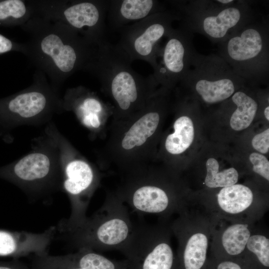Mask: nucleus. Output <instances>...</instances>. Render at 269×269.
<instances>
[{"label": "nucleus", "instance_id": "nucleus-13", "mask_svg": "<svg viewBox=\"0 0 269 269\" xmlns=\"http://www.w3.org/2000/svg\"><path fill=\"white\" fill-rule=\"evenodd\" d=\"M165 38L166 41L158 48L151 75L157 87L168 90L183 79L197 52L192 32L182 24L173 28Z\"/></svg>", "mask_w": 269, "mask_h": 269}, {"label": "nucleus", "instance_id": "nucleus-32", "mask_svg": "<svg viewBox=\"0 0 269 269\" xmlns=\"http://www.w3.org/2000/svg\"><path fill=\"white\" fill-rule=\"evenodd\" d=\"M0 269H30L21 262H16L13 266H0Z\"/></svg>", "mask_w": 269, "mask_h": 269}, {"label": "nucleus", "instance_id": "nucleus-10", "mask_svg": "<svg viewBox=\"0 0 269 269\" xmlns=\"http://www.w3.org/2000/svg\"><path fill=\"white\" fill-rule=\"evenodd\" d=\"M171 235L169 225L163 222L134 226L120 251L126 257L130 269H179Z\"/></svg>", "mask_w": 269, "mask_h": 269}, {"label": "nucleus", "instance_id": "nucleus-7", "mask_svg": "<svg viewBox=\"0 0 269 269\" xmlns=\"http://www.w3.org/2000/svg\"><path fill=\"white\" fill-rule=\"evenodd\" d=\"M122 177L115 192L125 204L138 213L166 219L177 215L188 202L172 184L162 180L150 165Z\"/></svg>", "mask_w": 269, "mask_h": 269}, {"label": "nucleus", "instance_id": "nucleus-16", "mask_svg": "<svg viewBox=\"0 0 269 269\" xmlns=\"http://www.w3.org/2000/svg\"><path fill=\"white\" fill-rule=\"evenodd\" d=\"M220 218L259 221L267 212V204L257 202L250 188L241 184L221 188L215 200L200 202Z\"/></svg>", "mask_w": 269, "mask_h": 269}, {"label": "nucleus", "instance_id": "nucleus-34", "mask_svg": "<svg viewBox=\"0 0 269 269\" xmlns=\"http://www.w3.org/2000/svg\"><path fill=\"white\" fill-rule=\"evenodd\" d=\"M264 115L266 119L269 120V107L268 106L264 110Z\"/></svg>", "mask_w": 269, "mask_h": 269}, {"label": "nucleus", "instance_id": "nucleus-17", "mask_svg": "<svg viewBox=\"0 0 269 269\" xmlns=\"http://www.w3.org/2000/svg\"><path fill=\"white\" fill-rule=\"evenodd\" d=\"M62 106L72 111L81 123L90 131L106 135L107 125L113 116V107L104 102L94 92L82 86L68 89Z\"/></svg>", "mask_w": 269, "mask_h": 269}, {"label": "nucleus", "instance_id": "nucleus-14", "mask_svg": "<svg viewBox=\"0 0 269 269\" xmlns=\"http://www.w3.org/2000/svg\"><path fill=\"white\" fill-rule=\"evenodd\" d=\"M55 89L49 85L46 76L36 70L30 87L0 99V121L5 123L33 119L62 107V101L57 96Z\"/></svg>", "mask_w": 269, "mask_h": 269}, {"label": "nucleus", "instance_id": "nucleus-3", "mask_svg": "<svg viewBox=\"0 0 269 269\" xmlns=\"http://www.w3.org/2000/svg\"><path fill=\"white\" fill-rule=\"evenodd\" d=\"M116 46L105 41L96 46L84 71L98 79L112 101V122L127 119L140 110L157 90L151 76H142Z\"/></svg>", "mask_w": 269, "mask_h": 269}, {"label": "nucleus", "instance_id": "nucleus-31", "mask_svg": "<svg viewBox=\"0 0 269 269\" xmlns=\"http://www.w3.org/2000/svg\"><path fill=\"white\" fill-rule=\"evenodd\" d=\"M217 260V259H216ZM217 264L214 269H245L241 260L237 259L217 260Z\"/></svg>", "mask_w": 269, "mask_h": 269}, {"label": "nucleus", "instance_id": "nucleus-21", "mask_svg": "<svg viewBox=\"0 0 269 269\" xmlns=\"http://www.w3.org/2000/svg\"><path fill=\"white\" fill-rule=\"evenodd\" d=\"M173 127L174 132L166 136L164 147L167 153L178 155L192 144L194 137V126L189 117L183 115L175 120Z\"/></svg>", "mask_w": 269, "mask_h": 269}, {"label": "nucleus", "instance_id": "nucleus-2", "mask_svg": "<svg viewBox=\"0 0 269 269\" xmlns=\"http://www.w3.org/2000/svg\"><path fill=\"white\" fill-rule=\"evenodd\" d=\"M167 91L160 87L140 110L111 122L101 154L102 167L115 168L122 175L150 165Z\"/></svg>", "mask_w": 269, "mask_h": 269}, {"label": "nucleus", "instance_id": "nucleus-4", "mask_svg": "<svg viewBox=\"0 0 269 269\" xmlns=\"http://www.w3.org/2000/svg\"><path fill=\"white\" fill-rule=\"evenodd\" d=\"M133 227L126 204L115 192H109L103 205L94 214L72 227L56 229L55 238L77 250L120 251Z\"/></svg>", "mask_w": 269, "mask_h": 269}, {"label": "nucleus", "instance_id": "nucleus-8", "mask_svg": "<svg viewBox=\"0 0 269 269\" xmlns=\"http://www.w3.org/2000/svg\"><path fill=\"white\" fill-rule=\"evenodd\" d=\"M169 224L177 239L179 269H203L220 218L200 202L188 201Z\"/></svg>", "mask_w": 269, "mask_h": 269}, {"label": "nucleus", "instance_id": "nucleus-23", "mask_svg": "<svg viewBox=\"0 0 269 269\" xmlns=\"http://www.w3.org/2000/svg\"><path fill=\"white\" fill-rule=\"evenodd\" d=\"M236 106L230 119V126L239 131L247 128L255 117L258 109L256 101L247 93L242 91H236L231 97Z\"/></svg>", "mask_w": 269, "mask_h": 269}, {"label": "nucleus", "instance_id": "nucleus-9", "mask_svg": "<svg viewBox=\"0 0 269 269\" xmlns=\"http://www.w3.org/2000/svg\"><path fill=\"white\" fill-rule=\"evenodd\" d=\"M34 15L61 22L97 46L106 41L110 0H28Z\"/></svg>", "mask_w": 269, "mask_h": 269}, {"label": "nucleus", "instance_id": "nucleus-24", "mask_svg": "<svg viewBox=\"0 0 269 269\" xmlns=\"http://www.w3.org/2000/svg\"><path fill=\"white\" fill-rule=\"evenodd\" d=\"M33 15L28 0H0V26L21 27Z\"/></svg>", "mask_w": 269, "mask_h": 269}, {"label": "nucleus", "instance_id": "nucleus-12", "mask_svg": "<svg viewBox=\"0 0 269 269\" xmlns=\"http://www.w3.org/2000/svg\"><path fill=\"white\" fill-rule=\"evenodd\" d=\"M180 19L178 13L166 10L125 27L116 46L132 62L141 60L153 66L160 42Z\"/></svg>", "mask_w": 269, "mask_h": 269}, {"label": "nucleus", "instance_id": "nucleus-6", "mask_svg": "<svg viewBox=\"0 0 269 269\" xmlns=\"http://www.w3.org/2000/svg\"><path fill=\"white\" fill-rule=\"evenodd\" d=\"M269 26L268 18L258 17L219 43V56L246 82L269 78Z\"/></svg>", "mask_w": 269, "mask_h": 269}, {"label": "nucleus", "instance_id": "nucleus-27", "mask_svg": "<svg viewBox=\"0 0 269 269\" xmlns=\"http://www.w3.org/2000/svg\"><path fill=\"white\" fill-rule=\"evenodd\" d=\"M30 257V269H85L73 264L65 255L52 256L45 253Z\"/></svg>", "mask_w": 269, "mask_h": 269}, {"label": "nucleus", "instance_id": "nucleus-18", "mask_svg": "<svg viewBox=\"0 0 269 269\" xmlns=\"http://www.w3.org/2000/svg\"><path fill=\"white\" fill-rule=\"evenodd\" d=\"M258 221L220 218L211 238L210 249L217 260L242 257Z\"/></svg>", "mask_w": 269, "mask_h": 269}, {"label": "nucleus", "instance_id": "nucleus-1", "mask_svg": "<svg viewBox=\"0 0 269 269\" xmlns=\"http://www.w3.org/2000/svg\"><path fill=\"white\" fill-rule=\"evenodd\" d=\"M21 29L29 35L25 54L56 88L78 71H83L96 46L60 22L33 15Z\"/></svg>", "mask_w": 269, "mask_h": 269}, {"label": "nucleus", "instance_id": "nucleus-19", "mask_svg": "<svg viewBox=\"0 0 269 269\" xmlns=\"http://www.w3.org/2000/svg\"><path fill=\"white\" fill-rule=\"evenodd\" d=\"M52 175L50 159L41 152L28 154L10 167L0 169V176L36 191L49 183Z\"/></svg>", "mask_w": 269, "mask_h": 269}, {"label": "nucleus", "instance_id": "nucleus-22", "mask_svg": "<svg viewBox=\"0 0 269 269\" xmlns=\"http://www.w3.org/2000/svg\"><path fill=\"white\" fill-rule=\"evenodd\" d=\"M65 256L75 265L85 269H130L128 261H115L96 251L82 248Z\"/></svg>", "mask_w": 269, "mask_h": 269}, {"label": "nucleus", "instance_id": "nucleus-25", "mask_svg": "<svg viewBox=\"0 0 269 269\" xmlns=\"http://www.w3.org/2000/svg\"><path fill=\"white\" fill-rule=\"evenodd\" d=\"M252 258L260 266L269 267V238L267 231L256 227L247 243L242 257Z\"/></svg>", "mask_w": 269, "mask_h": 269}, {"label": "nucleus", "instance_id": "nucleus-20", "mask_svg": "<svg viewBox=\"0 0 269 269\" xmlns=\"http://www.w3.org/2000/svg\"><path fill=\"white\" fill-rule=\"evenodd\" d=\"M165 10L155 0H110L108 19L110 26L121 31L126 26Z\"/></svg>", "mask_w": 269, "mask_h": 269}, {"label": "nucleus", "instance_id": "nucleus-11", "mask_svg": "<svg viewBox=\"0 0 269 269\" xmlns=\"http://www.w3.org/2000/svg\"><path fill=\"white\" fill-rule=\"evenodd\" d=\"M245 82L218 55L197 53L180 83L192 87L204 102L214 104L231 97Z\"/></svg>", "mask_w": 269, "mask_h": 269}, {"label": "nucleus", "instance_id": "nucleus-29", "mask_svg": "<svg viewBox=\"0 0 269 269\" xmlns=\"http://www.w3.org/2000/svg\"><path fill=\"white\" fill-rule=\"evenodd\" d=\"M10 52H19L25 55V43L15 41L0 33V55Z\"/></svg>", "mask_w": 269, "mask_h": 269}, {"label": "nucleus", "instance_id": "nucleus-30", "mask_svg": "<svg viewBox=\"0 0 269 269\" xmlns=\"http://www.w3.org/2000/svg\"><path fill=\"white\" fill-rule=\"evenodd\" d=\"M253 147L262 153H266L269 149V129L256 134L252 139Z\"/></svg>", "mask_w": 269, "mask_h": 269}, {"label": "nucleus", "instance_id": "nucleus-28", "mask_svg": "<svg viewBox=\"0 0 269 269\" xmlns=\"http://www.w3.org/2000/svg\"><path fill=\"white\" fill-rule=\"evenodd\" d=\"M249 159L253 166V171L269 181V162L266 157L253 152L250 155Z\"/></svg>", "mask_w": 269, "mask_h": 269}, {"label": "nucleus", "instance_id": "nucleus-26", "mask_svg": "<svg viewBox=\"0 0 269 269\" xmlns=\"http://www.w3.org/2000/svg\"><path fill=\"white\" fill-rule=\"evenodd\" d=\"M206 174L204 184L209 188H223L237 183L239 173L237 170L231 167L219 171V163L214 158H209L206 163Z\"/></svg>", "mask_w": 269, "mask_h": 269}, {"label": "nucleus", "instance_id": "nucleus-33", "mask_svg": "<svg viewBox=\"0 0 269 269\" xmlns=\"http://www.w3.org/2000/svg\"><path fill=\"white\" fill-rule=\"evenodd\" d=\"M217 1L224 5H229L235 2L234 0H217Z\"/></svg>", "mask_w": 269, "mask_h": 269}, {"label": "nucleus", "instance_id": "nucleus-5", "mask_svg": "<svg viewBox=\"0 0 269 269\" xmlns=\"http://www.w3.org/2000/svg\"><path fill=\"white\" fill-rule=\"evenodd\" d=\"M182 25L191 32L201 34L220 43L257 16L247 0L224 5L217 0H173Z\"/></svg>", "mask_w": 269, "mask_h": 269}, {"label": "nucleus", "instance_id": "nucleus-15", "mask_svg": "<svg viewBox=\"0 0 269 269\" xmlns=\"http://www.w3.org/2000/svg\"><path fill=\"white\" fill-rule=\"evenodd\" d=\"M100 180L99 172L83 159L75 158L67 164L63 185L70 199L71 213L68 219L59 222L57 229L72 227L85 219L90 199Z\"/></svg>", "mask_w": 269, "mask_h": 269}]
</instances>
